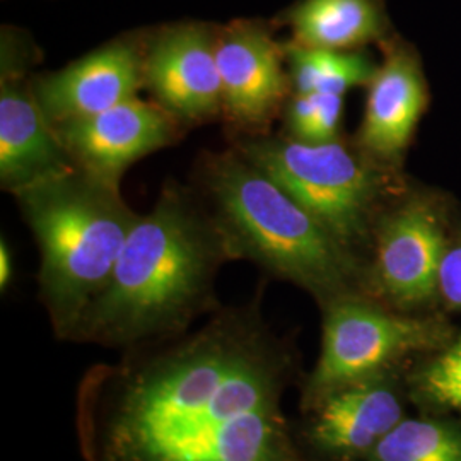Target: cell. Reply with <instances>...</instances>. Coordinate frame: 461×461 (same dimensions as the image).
<instances>
[{
	"instance_id": "15",
	"label": "cell",
	"mask_w": 461,
	"mask_h": 461,
	"mask_svg": "<svg viewBox=\"0 0 461 461\" xmlns=\"http://www.w3.org/2000/svg\"><path fill=\"white\" fill-rule=\"evenodd\" d=\"M284 23L291 43L331 51H357L383 40L390 28L383 0H299Z\"/></svg>"
},
{
	"instance_id": "10",
	"label": "cell",
	"mask_w": 461,
	"mask_h": 461,
	"mask_svg": "<svg viewBox=\"0 0 461 461\" xmlns=\"http://www.w3.org/2000/svg\"><path fill=\"white\" fill-rule=\"evenodd\" d=\"M371 284L396 306H417L438 294L446 243L439 209L411 197L384 209L373 234Z\"/></svg>"
},
{
	"instance_id": "11",
	"label": "cell",
	"mask_w": 461,
	"mask_h": 461,
	"mask_svg": "<svg viewBox=\"0 0 461 461\" xmlns=\"http://www.w3.org/2000/svg\"><path fill=\"white\" fill-rule=\"evenodd\" d=\"M53 129L76 166L115 183L133 163L178 144L186 132L158 103L139 96Z\"/></svg>"
},
{
	"instance_id": "20",
	"label": "cell",
	"mask_w": 461,
	"mask_h": 461,
	"mask_svg": "<svg viewBox=\"0 0 461 461\" xmlns=\"http://www.w3.org/2000/svg\"><path fill=\"white\" fill-rule=\"evenodd\" d=\"M438 293L449 306L461 310V241L455 247L446 248Z\"/></svg>"
},
{
	"instance_id": "13",
	"label": "cell",
	"mask_w": 461,
	"mask_h": 461,
	"mask_svg": "<svg viewBox=\"0 0 461 461\" xmlns=\"http://www.w3.org/2000/svg\"><path fill=\"white\" fill-rule=\"evenodd\" d=\"M367 89L357 148L390 169L403 156L428 101L415 51L390 43Z\"/></svg>"
},
{
	"instance_id": "2",
	"label": "cell",
	"mask_w": 461,
	"mask_h": 461,
	"mask_svg": "<svg viewBox=\"0 0 461 461\" xmlns=\"http://www.w3.org/2000/svg\"><path fill=\"white\" fill-rule=\"evenodd\" d=\"M230 262V243L197 188L171 180L139 217L68 340L123 352L182 335L221 308L215 282Z\"/></svg>"
},
{
	"instance_id": "9",
	"label": "cell",
	"mask_w": 461,
	"mask_h": 461,
	"mask_svg": "<svg viewBox=\"0 0 461 461\" xmlns=\"http://www.w3.org/2000/svg\"><path fill=\"white\" fill-rule=\"evenodd\" d=\"M217 26L176 23L146 34V91L183 127L222 120V87L215 59Z\"/></svg>"
},
{
	"instance_id": "5",
	"label": "cell",
	"mask_w": 461,
	"mask_h": 461,
	"mask_svg": "<svg viewBox=\"0 0 461 461\" xmlns=\"http://www.w3.org/2000/svg\"><path fill=\"white\" fill-rule=\"evenodd\" d=\"M230 146L260 166L344 247L373 241L384 212L388 167L340 139L299 142L284 133L232 139Z\"/></svg>"
},
{
	"instance_id": "18",
	"label": "cell",
	"mask_w": 461,
	"mask_h": 461,
	"mask_svg": "<svg viewBox=\"0 0 461 461\" xmlns=\"http://www.w3.org/2000/svg\"><path fill=\"white\" fill-rule=\"evenodd\" d=\"M422 390L436 403L461 412V335L424 371Z\"/></svg>"
},
{
	"instance_id": "7",
	"label": "cell",
	"mask_w": 461,
	"mask_h": 461,
	"mask_svg": "<svg viewBox=\"0 0 461 461\" xmlns=\"http://www.w3.org/2000/svg\"><path fill=\"white\" fill-rule=\"evenodd\" d=\"M215 59L230 140L270 133L293 95L284 43L262 21L234 19L217 26Z\"/></svg>"
},
{
	"instance_id": "14",
	"label": "cell",
	"mask_w": 461,
	"mask_h": 461,
	"mask_svg": "<svg viewBox=\"0 0 461 461\" xmlns=\"http://www.w3.org/2000/svg\"><path fill=\"white\" fill-rule=\"evenodd\" d=\"M312 412L306 439L333 460H366L403 420L398 395L383 375L331 392Z\"/></svg>"
},
{
	"instance_id": "3",
	"label": "cell",
	"mask_w": 461,
	"mask_h": 461,
	"mask_svg": "<svg viewBox=\"0 0 461 461\" xmlns=\"http://www.w3.org/2000/svg\"><path fill=\"white\" fill-rule=\"evenodd\" d=\"M192 185L224 232L234 262L247 260L268 277L306 289L321 306L363 294L359 257L238 149L200 154Z\"/></svg>"
},
{
	"instance_id": "19",
	"label": "cell",
	"mask_w": 461,
	"mask_h": 461,
	"mask_svg": "<svg viewBox=\"0 0 461 461\" xmlns=\"http://www.w3.org/2000/svg\"><path fill=\"white\" fill-rule=\"evenodd\" d=\"M316 110H314L313 122L306 132L304 140L299 142H331L340 139V127L344 116V96L340 95H329V93H316Z\"/></svg>"
},
{
	"instance_id": "1",
	"label": "cell",
	"mask_w": 461,
	"mask_h": 461,
	"mask_svg": "<svg viewBox=\"0 0 461 461\" xmlns=\"http://www.w3.org/2000/svg\"><path fill=\"white\" fill-rule=\"evenodd\" d=\"M264 285L197 329L91 366L76 393L84 461H306L284 411L294 359Z\"/></svg>"
},
{
	"instance_id": "16",
	"label": "cell",
	"mask_w": 461,
	"mask_h": 461,
	"mask_svg": "<svg viewBox=\"0 0 461 461\" xmlns=\"http://www.w3.org/2000/svg\"><path fill=\"white\" fill-rule=\"evenodd\" d=\"M284 47L293 93L344 96L354 87H367L378 68L361 51L304 49L291 41L284 43Z\"/></svg>"
},
{
	"instance_id": "6",
	"label": "cell",
	"mask_w": 461,
	"mask_h": 461,
	"mask_svg": "<svg viewBox=\"0 0 461 461\" xmlns=\"http://www.w3.org/2000/svg\"><path fill=\"white\" fill-rule=\"evenodd\" d=\"M430 340L428 323L392 313L364 294L331 301L323 306L321 350L304 388V409L312 411L335 390L383 375Z\"/></svg>"
},
{
	"instance_id": "17",
	"label": "cell",
	"mask_w": 461,
	"mask_h": 461,
	"mask_svg": "<svg viewBox=\"0 0 461 461\" xmlns=\"http://www.w3.org/2000/svg\"><path fill=\"white\" fill-rule=\"evenodd\" d=\"M364 461H461V430L426 419H403Z\"/></svg>"
},
{
	"instance_id": "4",
	"label": "cell",
	"mask_w": 461,
	"mask_h": 461,
	"mask_svg": "<svg viewBox=\"0 0 461 461\" xmlns=\"http://www.w3.org/2000/svg\"><path fill=\"white\" fill-rule=\"evenodd\" d=\"M40 249L38 291L53 333L68 340L104 289L140 214L120 183L74 169L14 195Z\"/></svg>"
},
{
	"instance_id": "21",
	"label": "cell",
	"mask_w": 461,
	"mask_h": 461,
	"mask_svg": "<svg viewBox=\"0 0 461 461\" xmlns=\"http://www.w3.org/2000/svg\"><path fill=\"white\" fill-rule=\"evenodd\" d=\"M14 279V258L13 249L5 240L0 241V289L5 293Z\"/></svg>"
},
{
	"instance_id": "8",
	"label": "cell",
	"mask_w": 461,
	"mask_h": 461,
	"mask_svg": "<svg viewBox=\"0 0 461 461\" xmlns=\"http://www.w3.org/2000/svg\"><path fill=\"white\" fill-rule=\"evenodd\" d=\"M33 60L14 34L2 36L0 186L13 197L76 167L34 95Z\"/></svg>"
},
{
	"instance_id": "12",
	"label": "cell",
	"mask_w": 461,
	"mask_h": 461,
	"mask_svg": "<svg viewBox=\"0 0 461 461\" xmlns=\"http://www.w3.org/2000/svg\"><path fill=\"white\" fill-rule=\"evenodd\" d=\"M146 34H127L89 51L68 66L33 74V89L53 127L96 115L137 98L144 79Z\"/></svg>"
}]
</instances>
